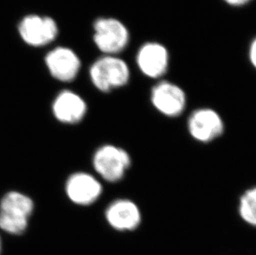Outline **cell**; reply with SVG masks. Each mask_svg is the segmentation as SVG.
I'll use <instances>...</instances> for the list:
<instances>
[{"label": "cell", "mask_w": 256, "mask_h": 255, "mask_svg": "<svg viewBox=\"0 0 256 255\" xmlns=\"http://www.w3.org/2000/svg\"><path fill=\"white\" fill-rule=\"evenodd\" d=\"M34 202L28 196L10 192L0 202V229L11 234H22L34 210Z\"/></svg>", "instance_id": "1"}, {"label": "cell", "mask_w": 256, "mask_h": 255, "mask_svg": "<svg viewBox=\"0 0 256 255\" xmlns=\"http://www.w3.org/2000/svg\"><path fill=\"white\" fill-rule=\"evenodd\" d=\"M90 76L97 89L102 92H110L124 86L130 80V72L127 63L121 58L106 55L92 66Z\"/></svg>", "instance_id": "2"}, {"label": "cell", "mask_w": 256, "mask_h": 255, "mask_svg": "<svg viewBox=\"0 0 256 255\" xmlns=\"http://www.w3.org/2000/svg\"><path fill=\"white\" fill-rule=\"evenodd\" d=\"M130 155L114 145L99 148L93 156V166L97 174L109 182L122 180L131 166Z\"/></svg>", "instance_id": "3"}, {"label": "cell", "mask_w": 256, "mask_h": 255, "mask_svg": "<svg viewBox=\"0 0 256 255\" xmlns=\"http://www.w3.org/2000/svg\"><path fill=\"white\" fill-rule=\"evenodd\" d=\"M94 41L104 54L116 55L126 48L130 42V32L120 20L102 18L94 24Z\"/></svg>", "instance_id": "4"}, {"label": "cell", "mask_w": 256, "mask_h": 255, "mask_svg": "<svg viewBox=\"0 0 256 255\" xmlns=\"http://www.w3.org/2000/svg\"><path fill=\"white\" fill-rule=\"evenodd\" d=\"M188 130L196 141L210 142L222 135L225 124L216 111L210 108H200L189 116Z\"/></svg>", "instance_id": "5"}, {"label": "cell", "mask_w": 256, "mask_h": 255, "mask_svg": "<svg viewBox=\"0 0 256 255\" xmlns=\"http://www.w3.org/2000/svg\"><path fill=\"white\" fill-rule=\"evenodd\" d=\"M151 102L162 116L178 117L185 110L186 97L184 90L178 84L162 80L152 87Z\"/></svg>", "instance_id": "6"}, {"label": "cell", "mask_w": 256, "mask_h": 255, "mask_svg": "<svg viewBox=\"0 0 256 255\" xmlns=\"http://www.w3.org/2000/svg\"><path fill=\"white\" fill-rule=\"evenodd\" d=\"M20 35L26 44L41 46L54 41L58 34V28L52 18L29 15L18 26Z\"/></svg>", "instance_id": "7"}, {"label": "cell", "mask_w": 256, "mask_h": 255, "mask_svg": "<svg viewBox=\"0 0 256 255\" xmlns=\"http://www.w3.org/2000/svg\"><path fill=\"white\" fill-rule=\"evenodd\" d=\"M136 62L144 75L158 79L167 72L170 54L162 44L150 42L138 50Z\"/></svg>", "instance_id": "8"}, {"label": "cell", "mask_w": 256, "mask_h": 255, "mask_svg": "<svg viewBox=\"0 0 256 255\" xmlns=\"http://www.w3.org/2000/svg\"><path fill=\"white\" fill-rule=\"evenodd\" d=\"M66 192L73 203L89 206L102 195V185L90 174L76 172L66 180Z\"/></svg>", "instance_id": "9"}, {"label": "cell", "mask_w": 256, "mask_h": 255, "mask_svg": "<svg viewBox=\"0 0 256 255\" xmlns=\"http://www.w3.org/2000/svg\"><path fill=\"white\" fill-rule=\"evenodd\" d=\"M106 218L110 226L118 231L137 229L142 220L138 204L128 199H118L110 203L106 210Z\"/></svg>", "instance_id": "10"}, {"label": "cell", "mask_w": 256, "mask_h": 255, "mask_svg": "<svg viewBox=\"0 0 256 255\" xmlns=\"http://www.w3.org/2000/svg\"><path fill=\"white\" fill-rule=\"evenodd\" d=\"M46 64L51 75L58 80L72 82L80 70V62L70 49L56 48L46 55Z\"/></svg>", "instance_id": "11"}, {"label": "cell", "mask_w": 256, "mask_h": 255, "mask_svg": "<svg viewBox=\"0 0 256 255\" xmlns=\"http://www.w3.org/2000/svg\"><path fill=\"white\" fill-rule=\"evenodd\" d=\"M86 110L85 100L70 90L60 92L52 104L54 116L62 123H78L85 117Z\"/></svg>", "instance_id": "12"}, {"label": "cell", "mask_w": 256, "mask_h": 255, "mask_svg": "<svg viewBox=\"0 0 256 255\" xmlns=\"http://www.w3.org/2000/svg\"><path fill=\"white\" fill-rule=\"evenodd\" d=\"M240 216L246 224L256 227V186L246 190L240 198Z\"/></svg>", "instance_id": "13"}, {"label": "cell", "mask_w": 256, "mask_h": 255, "mask_svg": "<svg viewBox=\"0 0 256 255\" xmlns=\"http://www.w3.org/2000/svg\"><path fill=\"white\" fill-rule=\"evenodd\" d=\"M250 62L256 69V38L252 42L249 48Z\"/></svg>", "instance_id": "14"}, {"label": "cell", "mask_w": 256, "mask_h": 255, "mask_svg": "<svg viewBox=\"0 0 256 255\" xmlns=\"http://www.w3.org/2000/svg\"><path fill=\"white\" fill-rule=\"evenodd\" d=\"M226 4L234 6V7H239V6H243L250 2L252 0H224Z\"/></svg>", "instance_id": "15"}, {"label": "cell", "mask_w": 256, "mask_h": 255, "mask_svg": "<svg viewBox=\"0 0 256 255\" xmlns=\"http://www.w3.org/2000/svg\"><path fill=\"white\" fill-rule=\"evenodd\" d=\"M0 251H1V240H0Z\"/></svg>", "instance_id": "16"}]
</instances>
